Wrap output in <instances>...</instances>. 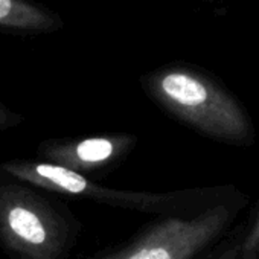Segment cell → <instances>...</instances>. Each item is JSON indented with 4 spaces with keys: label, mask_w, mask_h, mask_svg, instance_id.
Here are the masks:
<instances>
[{
    "label": "cell",
    "mask_w": 259,
    "mask_h": 259,
    "mask_svg": "<svg viewBox=\"0 0 259 259\" xmlns=\"http://www.w3.org/2000/svg\"><path fill=\"white\" fill-rule=\"evenodd\" d=\"M81 230L57 195L0 171V247L10 259H69Z\"/></svg>",
    "instance_id": "cell-1"
},
{
    "label": "cell",
    "mask_w": 259,
    "mask_h": 259,
    "mask_svg": "<svg viewBox=\"0 0 259 259\" xmlns=\"http://www.w3.org/2000/svg\"><path fill=\"white\" fill-rule=\"evenodd\" d=\"M151 98L174 119L204 136L224 142L250 139L248 117L236 99L210 78L171 69L151 79Z\"/></svg>",
    "instance_id": "cell-2"
},
{
    "label": "cell",
    "mask_w": 259,
    "mask_h": 259,
    "mask_svg": "<svg viewBox=\"0 0 259 259\" xmlns=\"http://www.w3.org/2000/svg\"><path fill=\"white\" fill-rule=\"evenodd\" d=\"M0 171L57 197L85 200L108 207L157 217L183 213V204L189 198L183 192L159 194L107 188L95 180L38 159H13L0 162Z\"/></svg>",
    "instance_id": "cell-3"
},
{
    "label": "cell",
    "mask_w": 259,
    "mask_h": 259,
    "mask_svg": "<svg viewBox=\"0 0 259 259\" xmlns=\"http://www.w3.org/2000/svg\"><path fill=\"white\" fill-rule=\"evenodd\" d=\"M230 220L226 206L194 215H162L126 241L85 259H194L207 248Z\"/></svg>",
    "instance_id": "cell-4"
},
{
    "label": "cell",
    "mask_w": 259,
    "mask_h": 259,
    "mask_svg": "<svg viewBox=\"0 0 259 259\" xmlns=\"http://www.w3.org/2000/svg\"><path fill=\"white\" fill-rule=\"evenodd\" d=\"M138 144L139 138L133 133L46 139L37 147V157L93 180L122 165Z\"/></svg>",
    "instance_id": "cell-5"
},
{
    "label": "cell",
    "mask_w": 259,
    "mask_h": 259,
    "mask_svg": "<svg viewBox=\"0 0 259 259\" xmlns=\"http://www.w3.org/2000/svg\"><path fill=\"white\" fill-rule=\"evenodd\" d=\"M241 257L242 259H257L259 257V213H257L248 235L244 239V244L241 248Z\"/></svg>",
    "instance_id": "cell-6"
},
{
    "label": "cell",
    "mask_w": 259,
    "mask_h": 259,
    "mask_svg": "<svg viewBox=\"0 0 259 259\" xmlns=\"http://www.w3.org/2000/svg\"><path fill=\"white\" fill-rule=\"evenodd\" d=\"M25 117L10 108H7L4 104H0V133L8 132L11 128H16L22 125Z\"/></svg>",
    "instance_id": "cell-7"
},
{
    "label": "cell",
    "mask_w": 259,
    "mask_h": 259,
    "mask_svg": "<svg viewBox=\"0 0 259 259\" xmlns=\"http://www.w3.org/2000/svg\"><path fill=\"white\" fill-rule=\"evenodd\" d=\"M11 11V0H0V19H4Z\"/></svg>",
    "instance_id": "cell-8"
},
{
    "label": "cell",
    "mask_w": 259,
    "mask_h": 259,
    "mask_svg": "<svg viewBox=\"0 0 259 259\" xmlns=\"http://www.w3.org/2000/svg\"><path fill=\"white\" fill-rule=\"evenodd\" d=\"M220 259H236V256H235V250H230V251H227L224 256H221Z\"/></svg>",
    "instance_id": "cell-9"
}]
</instances>
